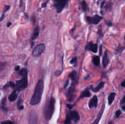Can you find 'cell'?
I'll use <instances>...</instances> for the list:
<instances>
[{"instance_id":"10","label":"cell","mask_w":125,"mask_h":124,"mask_svg":"<svg viewBox=\"0 0 125 124\" xmlns=\"http://www.w3.org/2000/svg\"><path fill=\"white\" fill-rule=\"evenodd\" d=\"M37 115L35 112H31L29 116V124H37Z\"/></svg>"},{"instance_id":"19","label":"cell","mask_w":125,"mask_h":124,"mask_svg":"<svg viewBox=\"0 0 125 124\" xmlns=\"http://www.w3.org/2000/svg\"><path fill=\"white\" fill-rule=\"evenodd\" d=\"M92 61L95 66H99L100 63V58L99 56H94L92 59Z\"/></svg>"},{"instance_id":"28","label":"cell","mask_w":125,"mask_h":124,"mask_svg":"<svg viewBox=\"0 0 125 124\" xmlns=\"http://www.w3.org/2000/svg\"><path fill=\"white\" fill-rule=\"evenodd\" d=\"M9 86H10L11 88H15V84L13 82H10L9 83Z\"/></svg>"},{"instance_id":"14","label":"cell","mask_w":125,"mask_h":124,"mask_svg":"<svg viewBox=\"0 0 125 124\" xmlns=\"http://www.w3.org/2000/svg\"><path fill=\"white\" fill-rule=\"evenodd\" d=\"M39 31H40L39 27H38V26H36L33 31V33H32V37H31V40L34 41L36 39H37L38 35H39Z\"/></svg>"},{"instance_id":"27","label":"cell","mask_w":125,"mask_h":124,"mask_svg":"<svg viewBox=\"0 0 125 124\" xmlns=\"http://www.w3.org/2000/svg\"><path fill=\"white\" fill-rule=\"evenodd\" d=\"M1 124H14L12 122L10 121V120H7V121L3 122Z\"/></svg>"},{"instance_id":"15","label":"cell","mask_w":125,"mask_h":124,"mask_svg":"<svg viewBox=\"0 0 125 124\" xmlns=\"http://www.w3.org/2000/svg\"><path fill=\"white\" fill-rule=\"evenodd\" d=\"M18 92H17V91L14 90V91H13V92H12L11 94H10V96H9V100L11 101V102H14V101H15V100L17 99Z\"/></svg>"},{"instance_id":"37","label":"cell","mask_w":125,"mask_h":124,"mask_svg":"<svg viewBox=\"0 0 125 124\" xmlns=\"http://www.w3.org/2000/svg\"><path fill=\"white\" fill-rule=\"evenodd\" d=\"M125 106H123V107H122V109H123V110L125 111Z\"/></svg>"},{"instance_id":"5","label":"cell","mask_w":125,"mask_h":124,"mask_svg":"<svg viewBox=\"0 0 125 124\" xmlns=\"http://www.w3.org/2000/svg\"><path fill=\"white\" fill-rule=\"evenodd\" d=\"M54 3V6L56 8L57 13H60L63 10L68 3V0H53Z\"/></svg>"},{"instance_id":"36","label":"cell","mask_w":125,"mask_h":124,"mask_svg":"<svg viewBox=\"0 0 125 124\" xmlns=\"http://www.w3.org/2000/svg\"><path fill=\"white\" fill-rule=\"evenodd\" d=\"M19 69H20V66H16V68H15V71H17L19 70Z\"/></svg>"},{"instance_id":"7","label":"cell","mask_w":125,"mask_h":124,"mask_svg":"<svg viewBox=\"0 0 125 124\" xmlns=\"http://www.w3.org/2000/svg\"><path fill=\"white\" fill-rule=\"evenodd\" d=\"M103 18L99 16V15H95L93 17H86V20H87V22L91 25H97L99 23V21L102 20Z\"/></svg>"},{"instance_id":"18","label":"cell","mask_w":125,"mask_h":124,"mask_svg":"<svg viewBox=\"0 0 125 124\" xmlns=\"http://www.w3.org/2000/svg\"><path fill=\"white\" fill-rule=\"evenodd\" d=\"M115 92H112L109 94V97H108V103H109V105L112 103L113 101H114V99H115Z\"/></svg>"},{"instance_id":"30","label":"cell","mask_w":125,"mask_h":124,"mask_svg":"<svg viewBox=\"0 0 125 124\" xmlns=\"http://www.w3.org/2000/svg\"><path fill=\"white\" fill-rule=\"evenodd\" d=\"M125 96H123V97L122 100H121V104H124V103H125Z\"/></svg>"},{"instance_id":"24","label":"cell","mask_w":125,"mask_h":124,"mask_svg":"<svg viewBox=\"0 0 125 124\" xmlns=\"http://www.w3.org/2000/svg\"><path fill=\"white\" fill-rule=\"evenodd\" d=\"M77 60H78V58H77V57L73 58L72 59V60L70 61V63H71V64H76V62H77Z\"/></svg>"},{"instance_id":"41","label":"cell","mask_w":125,"mask_h":124,"mask_svg":"<svg viewBox=\"0 0 125 124\" xmlns=\"http://www.w3.org/2000/svg\"><path fill=\"white\" fill-rule=\"evenodd\" d=\"M2 20V19H0V21H1V20Z\"/></svg>"},{"instance_id":"2","label":"cell","mask_w":125,"mask_h":124,"mask_svg":"<svg viewBox=\"0 0 125 124\" xmlns=\"http://www.w3.org/2000/svg\"><path fill=\"white\" fill-rule=\"evenodd\" d=\"M55 102H56L55 99L51 97L50 99L48 100L46 104H45L44 113L46 120H50L52 117L54 111Z\"/></svg>"},{"instance_id":"1","label":"cell","mask_w":125,"mask_h":124,"mask_svg":"<svg viewBox=\"0 0 125 124\" xmlns=\"http://www.w3.org/2000/svg\"><path fill=\"white\" fill-rule=\"evenodd\" d=\"M44 89V83L42 80H39L36 85L34 92L31 99L30 104L31 105H36L40 103L42 99Z\"/></svg>"},{"instance_id":"3","label":"cell","mask_w":125,"mask_h":124,"mask_svg":"<svg viewBox=\"0 0 125 124\" xmlns=\"http://www.w3.org/2000/svg\"><path fill=\"white\" fill-rule=\"evenodd\" d=\"M79 120V115L78 113L76 111H71L67 114L66 119L65 120V124H71L72 121L76 123Z\"/></svg>"},{"instance_id":"9","label":"cell","mask_w":125,"mask_h":124,"mask_svg":"<svg viewBox=\"0 0 125 124\" xmlns=\"http://www.w3.org/2000/svg\"><path fill=\"white\" fill-rule=\"evenodd\" d=\"M86 49L93 52V53H96L98 51V44H94L92 41L89 42L86 46Z\"/></svg>"},{"instance_id":"38","label":"cell","mask_w":125,"mask_h":124,"mask_svg":"<svg viewBox=\"0 0 125 124\" xmlns=\"http://www.w3.org/2000/svg\"><path fill=\"white\" fill-rule=\"evenodd\" d=\"M10 25H11V23H9V24H8V27H9V26H10Z\"/></svg>"},{"instance_id":"17","label":"cell","mask_w":125,"mask_h":124,"mask_svg":"<svg viewBox=\"0 0 125 124\" xmlns=\"http://www.w3.org/2000/svg\"><path fill=\"white\" fill-rule=\"evenodd\" d=\"M104 84H105V83H104V82H101L98 84V86H96L95 88H92V91H93V92H98V91H99L101 89L103 88V86H104Z\"/></svg>"},{"instance_id":"25","label":"cell","mask_w":125,"mask_h":124,"mask_svg":"<svg viewBox=\"0 0 125 124\" xmlns=\"http://www.w3.org/2000/svg\"><path fill=\"white\" fill-rule=\"evenodd\" d=\"M121 115V111L120 110V109H118V110L116 111V112H115V116H116V118L119 117V116Z\"/></svg>"},{"instance_id":"35","label":"cell","mask_w":125,"mask_h":124,"mask_svg":"<svg viewBox=\"0 0 125 124\" xmlns=\"http://www.w3.org/2000/svg\"><path fill=\"white\" fill-rule=\"evenodd\" d=\"M100 52H99V55H101L102 54V46H100Z\"/></svg>"},{"instance_id":"11","label":"cell","mask_w":125,"mask_h":124,"mask_svg":"<svg viewBox=\"0 0 125 124\" xmlns=\"http://www.w3.org/2000/svg\"><path fill=\"white\" fill-rule=\"evenodd\" d=\"M97 105H98V97L96 96H94L89 102V106L90 108H92L93 107L96 108Z\"/></svg>"},{"instance_id":"33","label":"cell","mask_w":125,"mask_h":124,"mask_svg":"<svg viewBox=\"0 0 125 124\" xmlns=\"http://www.w3.org/2000/svg\"><path fill=\"white\" fill-rule=\"evenodd\" d=\"M68 80H67V82H66V83L65 84V85H64V88H66V87L68 86Z\"/></svg>"},{"instance_id":"16","label":"cell","mask_w":125,"mask_h":124,"mask_svg":"<svg viewBox=\"0 0 125 124\" xmlns=\"http://www.w3.org/2000/svg\"><path fill=\"white\" fill-rule=\"evenodd\" d=\"M90 92L89 91L88 89H86V90H85L84 91H83L81 93V94L80 95V96H79V100L80 99L84 98V97H90Z\"/></svg>"},{"instance_id":"21","label":"cell","mask_w":125,"mask_h":124,"mask_svg":"<svg viewBox=\"0 0 125 124\" xmlns=\"http://www.w3.org/2000/svg\"><path fill=\"white\" fill-rule=\"evenodd\" d=\"M6 98H4V99H3V100H2L1 102V108L3 109V110L6 111L8 109H7V108L6 107Z\"/></svg>"},{"instance_id":"34","label":"cell","mask_w":125,"mask_h":124,"mask_svg":"<svg viewBox=\"0 0 125 124\" xmlns=\"http://www.w3.org/2000/svg\"><path fill=\"white\" fill-rule=\"evenodd\" d=\"M18 109H20V110H21V109H23V105L18 106Z\"/></svg>"},{"instance_id":"26","label":"cell","mask_w":125,"mask_h":124,"mask_svg":"<svg viewBox=\"0 0 125 124\" xmlns=\"http://www.w3.org/2000/svg\"><path fill=\"white\" fill-rule=\"evenodd\" d=\"M112 5V3H109V4H107V5L106 6V7H105L106 9V10H107V9H109V10H110V9H111Z\"/></svg>"},{"instance_id":"8","label":"cell","mask_w":125,"mask_h":124,"mask_svg":"<svg viewBox=\"0 0 125 124\" xmlns=\"http://www.w3.org/2000/svg\"><path fill=\"white\" fill-rule=\"evenodd\" d=\"M76 85L74 84H71V86L70 87V88L68 89V92H67V99H68V101H71L73 100V97L74 96V94L76 92Z\"/></svg>"},{"instance_id":"40","label":"cell","mask_w":125,"mask_h":124,"mask_svg":"<svg viewBox=\"0 0 125 124\" xmlns=\"http://www.w3.org/2000/svg\"><path fill=\"white\" fill-rule=\"evenodd\" d=\"M95 122H94V123H93V124H95Z\"/></svg>"},{"instance_id":"32","label":"cell","mask_w":125,"mask_h":124,"mask_svg":"<svg viewBox=\"0 0 125 124\" xmlns=\"http://www.w3.org/2000/svg\"><path fill=\"white\" fill-rule=\"evenodd\" d=\"M67 107H68V108H69L70 109H71L72 108H73V105H71L67 104Z\"/></svg>"},{"instance_id":"39","label":"cell","mask_w":125,"mask_h":124,"mask_svg":"<svg viewBox=\"0 0 125 124\" xmlns=\"http://www.w3.org/2000/svg\"><path fill=\"white\" fill-rule=\"evenodd\" d=\"M112 124V123L111 122H109V124Z\"/></svg>"},{"instance_id":"29","label":"cell","mask_w":125,"mask_h":124,"mask_svg":"<svg viewBox=\"0 0 125 124\" xmlns=\"http://www.w3.org/2000/svg\"><path fill=\"white\" fill-rule=\"evenodd\" d=\"M9 8H10V6H5V9H4V12H6L7 10H9Z\"/></svg>"},{"instance_id":"23","label":"cell","mask_w":125,"mask_h":124,"mask_svg":"<svg viewBox=\"0 0 125 124\" xmlns=\"http://www.w3.org/2000/svg\"><path fill=\"white\" fill-rule=\"evenodd\" d=\"M7 65L6 63H4V62H0V71H2L6 67V65Z\"/></svg>"},{"instance_id":"6","label":"cell","mask_w":125,"mask_h":124,"mask_svg":"<svg viewBox=\"0 0 125 124\" xmlns=\"http://www.w3.org/2000/svg\"><path fill=\"white\" fill-rule=\"evenodd\" d=\"M45 50V46L44 44H38L37 46H36L34 48V49H33L32 52V55L34 57H37L40 56L44 52Z\"/></svg>"},{"instance_id":"13","label":"cell","mask_w":125,"mask_h":124,"mask_svg":"<svg viewBox=\"0 0 125 124\" xmlns=\"http://www.w3.org/2000/svg\"><path fill=\"white\" fill-rule=\"evenodd\" d=\"M109 63V57H108V54L107 52H105L104 53V55L103 57V66L104 68L107 67V66L108 65V64Z\"/></svg>"},{"instance_id":"12","label":"cell","mask_w":125,"mask_h":124,"mask_svg":"<svg viewBox=\"0 0 125 124\" xmlns=\"http://www.w3.org/2000/svg\"><path fill=\"white\" fill-rule=\"evenodd\" d=\"M69 77L71 79L72 81V83L74 84V85H76L77 82H78V74H77L76 71H73L69 74Z\"/></svg>"},{"instance_id":"4","label":"cell","mask_w":125,"mask_h":124,"mask_svg":"<svg viewBox=\"0 0 125 124\" xmlns=\"http://www.w3.org/2000/svg\"><path fill=\"white\" fill-rule=\"evenodd\" d=\"M27 86V75L23 77L21 80L17 82L15 86V90L17 92L22 91L23 90L26 88Z\"/></svg>"},{"instance_id":"31","label":"cell","mask_w":125,"mask_h":124,"mask_svg":"<svg viewBox=\"0 0 125 124\" xmlns=\"http://www.w3.org/2000/svg\"><path fill=\"white\" fill-rule=\"evenodd\" d=\"M121 86H122V87H125V80H124L122 82V83H121Z\"/></svg>"},{"instance_id":"20","label":"cell","mask_w":125,"mask_h":124,"mask_svg":"<svg viewBox=\"0 0 125 124\" xmlns=\"http://www.w3.org/2000/svg\"><path fill=\"white\" fill-rule=\"evenodd\" d=\"M81 5H82V9L83 11L86 12L88 10V6H87V4L86 2V1H82L81 3Z\"/></svg>"},{"instance_id":"22","label":"cell","mask_w":125,"mask_h":124,"mask_svg":"<svg viewBox=\"0 0 125 124\" xmlns=\"http://www.w3.org/2000/svg\"><path fill=\"white\" fill-rule=\"evenodd\" d=\"M20 74L22 75L23 77L25 76V75H27V69L26 68H23V69H21L20 71Z\"/></svg>"}]
</instances>
